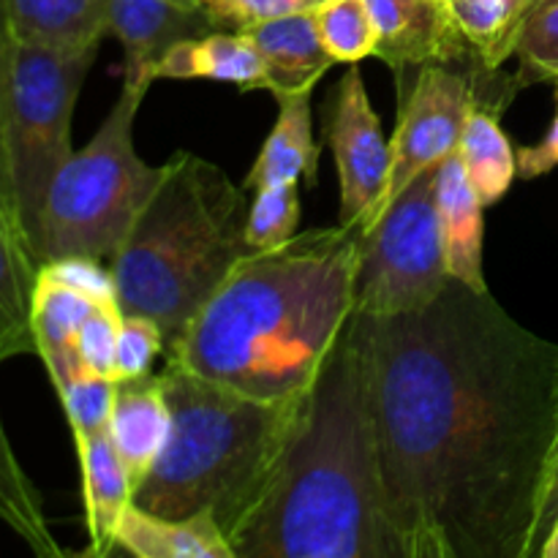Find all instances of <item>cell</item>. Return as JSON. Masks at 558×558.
<instances>
[{"label":"cell","instance_id":"obj_1","mask_svg":"<svg viewBox=\"0 0 558 558\" xmlns=\"http://www.w3.org/2000/svg\"><path fill=\"white\" fill-rule=\"evenodd\" d=\"M392 529L407 558H529L558 445V343L450 278L357 314Z\"/></svg>","mask_w":558,"mask_h":558},{"label":"cell","instance_id":"obj_2","mask_svg":"<svg viewBox=\"0 0 558 558\" xmlns=\"http://www.w3.org/2000/svg\"><path fill=\"white\" fill-rule=\"evenodd\" d=\"M229 545L234 558H407L387 510L357 314Z\"/></svg>","mask_w":558,"mask_h":558},{"label":"cell","instance_id":"obj_3","mask_svg":"<svg viewBox=\"0 0 558 558\" xmlns=\"http://www.w3.org/2000/svg\"><path fill=\"white\" fill-rule=\"evenodd\" d=\"M360 229H311L234 265L169 360L262 401L300 398L354 311Z\"/></svg>","mask_w":558,"mask_h":558},{"label":"cell","instance_id":"obj_4","mask_svg":"<svg viewBox=\"0 0 558 558\" xmlns=\"http://www.w3.org/2000/svg\"><path fill=\"white\" fill-rule=\"evenodd\" d=\"M161 379L169 439L131 501L174 521L210 512L229 539L276 469L305 392L262 401L169 357Z\"/></svg>","mask_w":558,"mask_h":558},{"label":"cell","instance_id":"obj_5","mask_svg":"<svg viewBox=\"0 0 558 558\" xmlns=\"http://www.w3.org/2000/svg\"><path fill=\"white\" fill-rule=\"evenodd\" d=\"M243 185L207 158L180 150L163 163L156 194L109 259L123 314L156 322L178 341L245 254Z\"/></svg>","mask_w":558,"mask_h":558},{"label":"cell","instance_id":"obj_6","mask_svg":"<svg viewBox=\"0 0 558 558\" xmlns=\"http://www.w3.org/2000/svg\"><path fill=\"white\" fill-rule=\"evenodd\" d=\"M147 90L123 82L93 140L54 174L41 210L38 265L65 256L109 262L156 194L163 163L150 167L134 147V120Z\"/></svg>","mask_w":558,"mask_h":558},{"label":"cell","instance_id":"obj_7","mask_svg":"<svg viewBox=\"0 0 558 558\" xmlns=\"http://www.w3.org/2000/svg\"><path fill=\"white\" fill-rule=\"evenodd\" d=\"M96 54L98 44H41L14 36L9 158L22 232L36 262L44 202L54 174L74 156L71 120Z\"/></svg>","mask_w":558,"mask_h":558},{"label":"cell","instance_id":"obj_8","mask_svg":"<svg viewBox=\"0 0 558 558\" xmlns=\"http://www.w3.org/2000/svg\"><path fill=\"white\" fill-rule=\"evenodd\" d=\"M439 167L412 180L374 227L360 234L352 314H412L434 303L450 283L439 223Z\"/></svg>","mask_w":558,"mask_h":558},{"label":"cell","instance_id":"obj_9","mask_svg":"<svg viewBox=\"0 0 558 558\" xmlns=\"http://www.w3.org/2000/svg\"><path fill=\"white\" fill-rule=\"evenodd\" d=\"M474 104L472 80L452 65H423L409 85H401V109L390 140V174L376 218L417 174L441 167L445 158L458 153Z\"/></svg>","mask_w":558,"mask_h":558},{"label":"cell","instance_id":"obj_10","mask_svg":"<svg viewBox=\"0 0 558 558\" xmlns=\"http://www.w3.org/2000/svg\"><path fill=\"white\" fill-rule=\"evenodd\" d=\"M325 140L341 191L338 223L365 232L376 221L390 174V142L365 90L363 71L349 65L327 96Z\"/></svg>","mask_w":558,"mask_h":558},{"label":"cell","instance_id":"obj_11","mask_svg":"<svg viewBox=\"0 0 558 558\" xmlns=\"http://www.w3.org/2000/svg\"><path fill=\"white\" fill-rule=\"evenodd\" d=\"M202 0H109L107 33L125 54L123 82L150 87L153 65L174 44L213 33Z\"/></svg>","mask_w":558,"mask_h":558},{"label":"cell","instance_id":"obj_12","mask_svg":"<svg viewBox=\"0 0 558 558\" xmlns=\"http://www.w3.org/2000/svg\"><path fill=\"white\" fill-rule=\"evenodd\" d=\"M243 33L251 38L265 63V90L272 93L276 101L300 96V93H314V87L332 65V58L316 31L314 11L278 16Z\"/></svg>","mask_w":558,"mask_h":558},{"label":"cell","instance_id":"obj_13","mask_svg":"<svg viewBox=\"0 0 558 558\" xmlns=\"http://www.w3.org/2000/svg\"><path fill=\"white\" fill-rule=\"evenodd\" d=\"M169 403L161 374L118 381L109 436L134 490L153 472L169 439Z\"/></svg>","mask_w":558,"mask_h":558},{"label":"cell","instance_id":"obj_14","mask_svg":"<svg viewBox=\"0 0 558 558\" xmlns=\"http://www.w3.org/2000/svg\"><path fill=\"white\" fill-rule=\"evenodd\" d=\"M439 223L441 243H445L447 272L469 289L488 292L483 267V238H485V205L469 185L458 153L445 158L439 167Z\"/></svg>","mask_w":558,"mask_h":558},{"label":"cell","instance_id":"obj_15","mask_svg":"<svg viewBox=\"0 0 558 558\" xmlns=\"http://www.w3.org/2000/svg\"><path fill=\"white\" fill-rule=\"evenodd\" d=\"M82 469V499L90 556L107 558L118 548V526L134 499V485L120 461L109 430L74 441Z\"/></svg>","mask_w":558,"mask_h":558},{"label":"cell","instance_id":"obj_16","mask_svg":"<svg viewBox=\"0 0 558 558\" xmlns=\"http://www.w3.org/2000/svg\"><path fill=\"white\" fill-rule=\"evenodd\" d=\"M153 80H213L238 90H265L267 74L259 52L245 33L213 31L174 44L153 65Z\"/></svg>","mask_w":558,"mask_h":558},{"label":"cell","instance_id":"obj_17","mask_svg":"<svg viewBox=\"0 0 558 558\" xmlns=\"http://www.w3.org/2000/svg\"><path fill=\"white\" fill-rule=\"evenodd\" d=\"M311 96L314 93H300L278 101L276 125L267 134L259 156L254 158L251 172L245 174V191H259L265 185L289 183V180L294 183L303 180L305 189H314L322 147L314 140Z\"/></svg>","mask_w":558,"mask_h":558},{"label":"cell","instance_id":"obj_18","mask_svg":"<svg viewBox=\"0 0 558 558\" xmlns=\"http://www.w3.org/2000/svg\"><path fill=\"white\" fill-rule=\"evenodd\" d=\"M118 548L136 558H234L227 534L210 512L163 518L131 501L118 526Z\"/></svg>","mask_w":558,"mask_h":558},{"label":"cell","instance_id":"obj_19","mask_svg":"<svg viewBox=\"0 0 558 558\" xmlns=\"http://www.w3.org/2000/svg\"><path fill=\"white\" fill-rule=\"evenodd\" d=\"M96 300L65 283L54 281L47 272L38 270L33 287V336H36V354L44 360L52 385H60L69 374L82 368L76 357V332L85 325L87 316L96 308Z\"/></svg>","mask_w":558,"mask_h":558},{"label":"cell","instance_id":"obj_20","mask_svg":"<svg viewBox=\"0 0 558 558\" xmlns=\"http://www.w3.org/2000/svg\"><path fill=\"white\" fill-rule=\"evenodd\" d=\"M38 262L25 240L0 221V363L16 354H36L33 336V287Z\"/></svg>","mask_w":558,"mask_h":558},{"label":"cell","instance_id":"obj_21","mask_svg":"<svg viewBox=\"0 0 558 558\" xmlns=\"http://www.w3.org/2000/svg\"><path fill=\"white\" fill-rule=\"evenodd\" d=\"M458 158H461L469 185L485 207L505 199L518 178L515 147L501 129L499 114L477 104L463 125Z\"/></svg>","mask_w":558,"mask_h":558},{"label":"cell","instance_id":"obj_22","mask_svg":"<svg viewBox=\"0 0 558 558\" xmlns=\"http://www.w3.org/2000/svg\"><path fill=\"white\" fill-rule=\"evenodd\" d=\"M16 38L41 44H101L109 0H5Z\"/></svg>","mask_w":558,"mask_h":558},{"label":"cell","instance_id":"obj_23","mask_svg":"<svg viewBox=\"0 0 558 558\" xmlns=\"http://www.w3.org/2000/svg\"><path fill=\"white\" fill-rule=\"evenodd\" d=\"M534 0H447L458 27L488 74H501L515 54L521 22Z\"/></svg>","mask_w":558,"mask_h":558},{"label":"cell","instance_id":"obj_24","mask_svg":"<svg viewBox=\"0 0 558 558\" xmlns=\"http://www.w3.org/2000/svg\"><path fill=\"white\" fill-rule=\"evenodd\" d=\"M0 521L36 556L58 558L65 554L49 532L41 494L31 483L22 463L16 461L3 420H0Z\"/></svg>","mask_w":558,"mask_h":558},{"label":"cell","instance_id":"obj_25","mask_svg":"<svg viewBox=\"0 0 558 558\" xmlns=\"http://www.w3.org/2000/svg\"><path fill=\"white\" fill-rule=\"evenodd\" d=\"M311 11L332 63L357 65L365 58H374L379 47V31L368 0H322Z\"/></svg>","mask_w":558,"mask_h":558},{"label":"cell","instance_id":"obj_26","mask_svg":"<svg viewBox=\"0 0 558 558\" xmlns=\"http://www.w3.org/2000/svg\"><path fill=\"white\" fill-rule=\"evenodd\" d=\"M518 80L558 85V0H534L515 38Z\"/></svg>","mask_w":558,"mask_h":558},{"label":"cell","instance_id":"obj_27","mask_svg":"<svg viewBox=\"0 0 558 558\" xmlns=\"http://www.w3.org/2000/svg\"><path fill=\"white\" fill-rule=\"evenodd\" d=\"M300 223V183L265 185L254 191L245 218V243L251 251H270L289 243Z\"/></svg>","mask_w":558,"mask_h":558},{"label":"cell","instance_id":"obj_28","mask_svg":"<svg viewBox=\"0 0 558 558\" xmlns=\"http://www.w3.org/2000/svg\"><path fill=\"white\" fill-rule=\"evenodd\" d=\"M54 390H58L60 403H63L74 441L109 430L114 396H118V381L80 368L65 376L60 385H54Z\"/></svg>","mask_w":558,"mask_h":558},{"label":"cell","instance_id":"obj_29","mask_svg":"<svg viewBox=\"0 0 558 558\" xmlns=\"http://www.w3.org/2000/svg\"><path fill=\"white\" fill-rule=\"evenodd\" d=\"M11 54H14V31H11L5 0H0V221H3L5 227L14 229V232L25 240V232H22V221H20V205H16L14 178H11V158H9Z\"/></svg>","mask_w":558,"mask_h":558},{"label":"cell","instance_id":"obj_30","mask_svg":"<svg viewBox=\"0 0 558 558\" xmlns=\"http://www.w3.org/2000/svg\"><path fill=\"white\" fill-rule=\"evenodd\" d=\"M123 308L118 303H98L76 332V357L82 368L118 381V336Z\"/></svg>","mask_w":558,"mask_h":558},{"label":"cell","instance_id":"obj_31","mask_svg":"<svg viewBox=\"0 0 558 558\" xmlns=\"http://www.w3.org/2000/svg\"><path fill=\"white\" fill-rule=\"evenodd\" d=\"M167 349V336L153 319L123 314L118 336V381L153 374V363Z\"/></svg>","mask_w":558,"mask_h":558},{"label":"cell","instance_id":"obj_32","mask_svg":"<svg viewBox=\"0 0 558 558\" xmlns=\"http://www.w3.org/2000/svg\"><path fill=\"white\" fill-rule=\"evenodd\" d=\"M322 0H202L205 14L216 31L243 33L278 16L316 9Z\"/></svg>","mask_w":558,"mask_h":558},{"label":"cell","instance_id":"obj_33","mask_svg":"<svg viewBox=\"0 0 558 558\" xmlns=\"http://www.w3.org/2000/svg\"><path fill=\"white\" fill-rule=\"evenodd\" d=\"M38 270L47 272L54 281L87 294L96 303H118V287H114L112 267H104L101 259L90 256H65V259L44 262Z\"/></svg>","mask_w":558,"mask_h":558},{"label":"cell","instance_id":"obj_34","mask_svg":"<svg viewBox=\"0 0 558 558\" xmlns=\"http://www.w3.org/2000/svg\"><path fill=\"white\" fill-rule=\"evenodd\" d=\"M515 156H518V178L523 180L543 178V174L554 172L558 167V85H556V114L554 120H550L548 134H545L539 142H534V145H526L521 147V150H515Z\"/></svg>","mask_w":558,"mask_h":558},{"label":"cell","instance_id":"obj_35","mask_svg":"<svg viewBox=\"0 0 558 558\" xmlns=\"http://www.w3.org/2000/svg\"><path fill=\"white\" fill-rule=\"evenodd\" d=\"M556 521H558V445L554 452V463H550V477H548V485H545L543 507H539L537 526H534L532 550H529V558H537L539 548H543L545 537H548L550 526H554Z\"/></svg>","mask_w":558,"mask_h":558},{"label":"cell","instance_id":"obj_36","mask_svg":"<svg viewBox=\"0 0 558 558\" xmlns=\"http://www.w3.org/2000/svg\"><path fill=\"white\" fill-rule=\"evenodd\" d=\"M537 558H558V521L550 526L548 537H545L543 548H539Z\"/></svg>","mask_w":558,"mask_h":558}]
</instances>
